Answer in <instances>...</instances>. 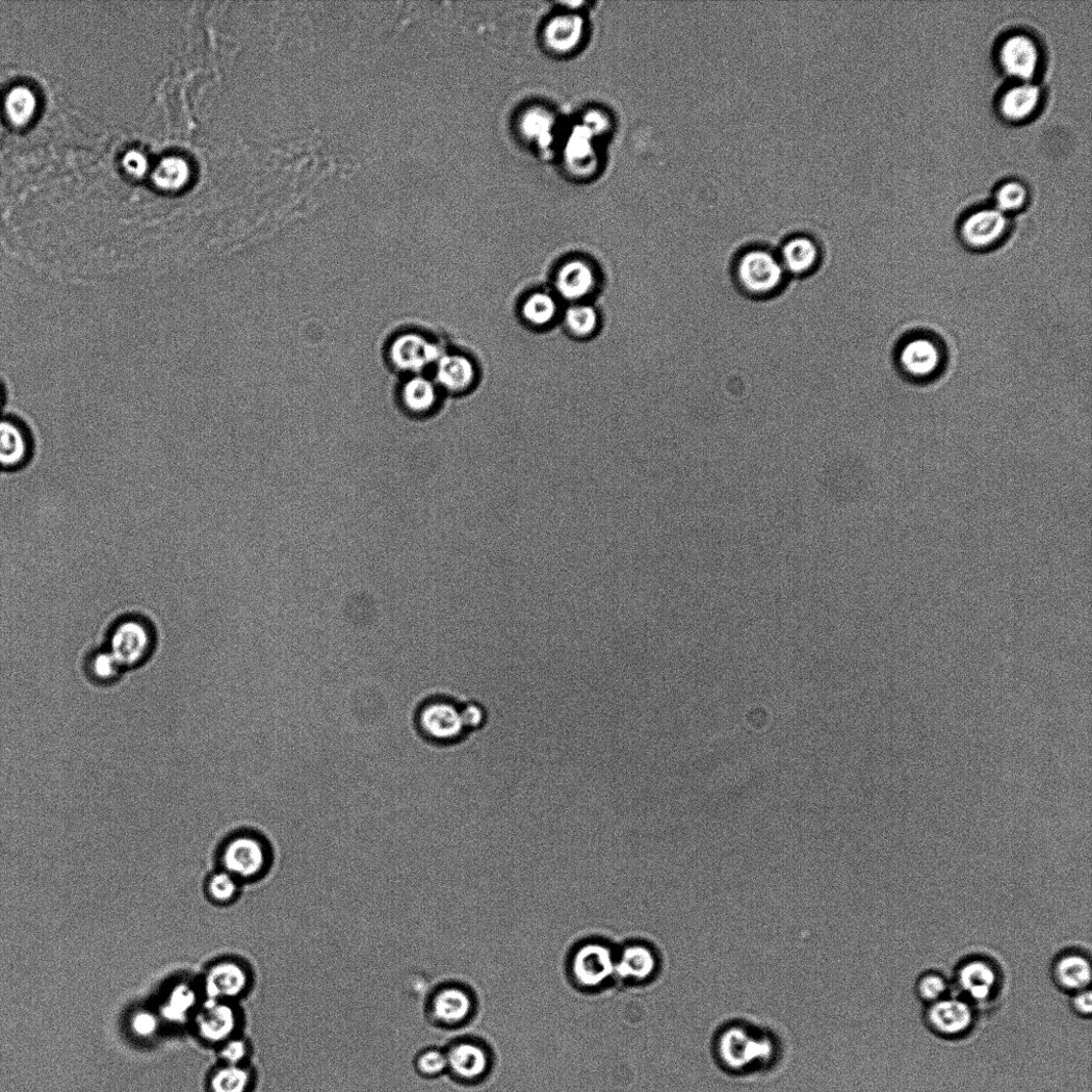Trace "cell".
I'll return each instance as SVG.
<instances>
[{
    "mask_svg": "<svg viewBox=\"0 0 1092 1092\" xmlns=\"http://www.w3.org/2000/svg\"><path fill=\"white\" fill-rule=\"evenodd\" d=\"M88 668L91 679L99 684L114 683L123 670L109 649L94 655Z\"/></svg>",
    "mask_w": 1092,
    "mask_h": 1092,
    "instance_id": "cell-35",
    "label": "cell"
},
{
    "mask_svg": "<svg viewBox=\"0 0 1092 1092\" xmlns=\"http://www.w3.org/2000/svg\"><path fill=\"white\" fill-rule=\"evenodd\" d=\"M521 127L527 138L542 144L551 139L554 119L549 113L535 109L523 117Z\"/></svg>",
    "mask_w": 1092,
    "mask_h": 1092,
    "instance_id": "cell-33",
    "label": "cell"
},
{
    "mask_svg": "<svg viewBox=\"0 0 1092 1092\" xmlns=\"http://www.w3.org/2000/svg\"><path fill=\"white\" fill-rule=\"evenodd\" d=\"M448 1072L463 1083L482 1080L490 1068V1056L486 1049L474 1042H460L447 1052Z\"/></svg>",
    "mask_w": 1092,
    "mask_h": 1092,
    "instance_id": "cell-16",
    "label": "cell"
},
{
    "mask_svg": "<svg viewBox=\"0 0 1092 1092\" xmlns=\"http://www.w3.org/2000/svg\"><path fill=\"white\" fill-rule=\"evenodd\" d=\"M258 1074L251 1064L220 1063L208 1079L210 1092H255Z\"/></svg>",
    "mask_w": 1092,
    "mask_h": 1092,
    "instance_id": "cell-23",
    "label": "cell"
},
{
    "mask_svg": "<svg viewBox=\"0 0 1092 1092\" xmlns=\"http://www.w3.org/2000/svg\"><path fill=\"white\" fill-rule=\"evenodd\" d=\"M787 275L807 276L813 272L821 262L818 243L805 234L788 239L778 255Z\"/></svg>",
    "mask_w": 1092,
    "mask_h": 1092,
    "instance_id": "cell-18",
    "label": "cell"
},
{
    "mask_svg": "<svg viewBox=\"0 0 1092 1092\" xmlns=\"http://www.w3.org/2000/svg\"><path fill=\"white\" fill-rule=\"evenodd\" d=\"M199 994L187 982L172 988L161 1007L162 1017L170 1023H184L198 1009Z\"/></svg>",
    "mask_w": 1092,
    "mask_h": 1092,
    "instance_id": "cell-26",
    "label": "cell"
},
{
    "mask_svg": "<svg viewBox=\"0 0 1092 1092\" xmlns=\"http://www.w3.org/2000/svg\"><path fill=\"white\" fill-rule=\"evenodd\" d=\"M718 1055L725 1072L746 1075L760 1069L757 1059L770 1055L771 1044L766 1036L746 1026H731L718 1039Z\"/></svg>",
    "mask_w": 1092,
    "mask_h": 1092,
    "instance_id": "cell-5",
    "label": "cell"
},
{
    "mask_svg": "<svg viewBox=\"0 0 1092 1092\" xmlns=\"http://www.w3.org/2000/svg\"><path fill=\"white\" fill-rule=\"evenodd\" d=\"M997 60L1004 74L1016 82H1034L1042 66L1043 51L1032 35L1013 33L999 43Z\"/></svg>",
    "mask_w": 1092,
    "mask_h": 1092,
    "instance_id": "cell-8",
    "label": "cell"
},
{
    "mask_svg": "<svg viewBox=\"0 0 1092 1092\" xmlns=\"http://www.w3.org/2000/svg\"><path fill=\"white\" fill-rule=\"evenodd\" d=\"M194 1022L203 1042L218 1048L245 1033L246 1013L241 1003L206 999L196 1010Z\"/></svg>",
    "mask_w": 1092,
    "mask_h": 1092,
    "instance_id": "cell-6",
    "label": "cell"
},
{
    "mask_svg": "<svg viewBox=\"0 0 1092 1092\" xmlns=\"http://www.w3.org/2000/svg\"><path fill=\"white\" fill-rule=\"evenodd\" d=\"M403 398L411 411L423 413L429 411L435 405L437 398L436 388L427 379L415 378L406 384Z\"/></svg>",
    "mask_w": 1092,
    "mask_h": 1092,
    "instance_id": "cell-31",
    "label": "cell"
},
{
    "mask_svg": "<svg viewBox=\"0 0 1092 1092\" xmlns=\"http://www.w3.org/2000/svg\"><path fill=\"white\" fill-rule=\"evenodd\" d=\"M153 647V637L145 623L128 619L118 624L111 635L109 652L123 669L141 665Z\"/></svg>",
    "mask_w": 1092,
    "mask_h": 1092,
    "instance_id": "cell-9",
    "label": "cell"
},
{
    "mask_svg": "<svg viewBox=\"0 0 1092 1092\" xmlns=\"http://www.w3.org/2000/svg\"><path fill=\"white\" fill-rule=\"evenodd\" d=\"M544 35L546 44L556 53H570L583 40L584 22L578 15H558L546 26Z\"/></svg>",
    "mask_w": 1092,
    "mask_h": 1092,
    "instance_id": "cell-24",
    "label": "cell"
},
{
    "mask_svg": "<svg viewBox=\"0 0 1092 1092\" xmlns=\"http://www.w3.org/2000/svg\"><path fill=\"white\" fill-rule=\"evenodd\" d=\"M1009 218L993 206L976 208L958 226V238L966 248L981 252L997 248L1007 237Z\"/></svg>",
    "mask_w": 1092,
    "mask_h": 1092,
    "instance_id": "cell-7",
    "label": "cell"
},
{
    "mask_svg": "<svg viewBox=\"0 0 1092 1092\" xmlns=\"http://www.w3.org/2000/svg\"><path fill=\"white\" fill-rule=\"evenodd\" d=\"M943 359L944 353L939 343L927 335L912 337L897 352L899 369L906 376L915 380H926L937 375Z\"/></svg>",
    "mask_w": 1092,
    "mask_h": 1092,
    "instance_id": "cell-11",
    "label": "cell"
},
{
    "mask_svg": "<svg viewBox=\"0 0 1092 1092\" xmlns=\"http://www.w3.org/2000/svg\"><path fill=\"white\" fill-rule=\"evenodd\" d=\"M440 356L439 348L418 334L401 336L392 346L393 362L406 371H422L436 363Z\"/></svg>",
    "mask_w": 1092,
    "mask_h": 1092,
    "instance_id": "cell-19",
    "label": "cell"
},
{
    "mask_svg": "<svg viewBox=\"0 0 1092 1092\" xmlns=\"http://www.w3.org/2000/svg\"><path fill=\"white\" fill-rule=\"evenodd\" d=\"M1052 977L1062 992L1077 994L1089 990L1090 960L1079 952L1063 953L1053 962Z\"/></svg>",
    "mask_w": 1092,
    "mask_h": 1092,
    "instance_id": "cell-20",
    "label": "cell"
},
{
    "mask_svg": "<svg viewBox=\"0 0 1092 1092\" xmlns=\"http://www.w3.org/2000/svg\"><path fill=\"white\" fill-rule=\"evenodd\" d=\"M414 1070L424 1079H435L449 1069L447 1052L435 1048L422 1050L413 1060Z\"/></svg>",
    "mask_w": 1092,
    "mask_h": 1092,
    "instance_id": "cell-34",
    "label": "cell"
},
{
    "mask_svg": "<svg viewBox=\"0 0 1092 1092\" xmlns=\"http://www.w3.org/2000/svg\"><path fill=\"white\" fill-rule=\"evenodd\" d=\"M658 968V958L653 949L635 943L624 948L616 957L615 975L631 982H643L652 978Z\"/></svg>",
    "mask_w": 1092,
    "mask_h": 1092,
    "instance_id": "cell-21",
    "label": "cell"
},
{
    "mask_svg": "<svg viewBox=\"0 0 1092 1092\" xmlns=\"http://www.w3.org/2000/svg\"><path fill=\"white\" fill-rule=\"evenodd\" d=\"M218 864L219 869L236 876L247 887L270 875L274 855L264 837L252 831H239L221 844Z\"/></svg>",
    "mask_w": 1092,
    "mask_h": 1092,
    "instance_id": "cell-2",
    "label": "cell"
},
{
    "mask_svg": "<svg viewBox=\"0 0 1092 1092\" xmlns=\"http://www.w3.org/2000/svg\"><path fill=\"white\" fill-rule=\"evenodd\" d=\"M554 284L562 299L579 303L593 292L596 275L593 266L585 259L575 258L562 264L555 276Z\"/></svg>",
    "mask_w": 1092,
    "mask_h": 1092,
    "instance_id": "cell-17",
    "label": "cell"
},
{
    "mask_svg": "<svg viewBox=\"0 0 1092 1092\" xmlns=\"http://www.w3.org/2000/svg\"><path fill=\"white\" fill-rule=\"evenodd\" d=\"M994 199V206L1000 212L1009 216L1024 210L1030 201V191L1023 181L1008 179L1003 181L996 190Z\"/></svg>",
    "mask_w": 1092,
    "mask_h": 1092,
    "instance_id": "cell-29",
    "label": "cell"
},
{
    "mask_svg": "<svg viewBox=\"0 0 1092 1092\" xmlns=\"http://www.w3.org/2000/svg\"><path fill=\"white\" fill-rule=\"evenodd\" d=\"M414 709L418 738L436 748H450L472 737L466 718L467 699L445 689H432Z\"/></svg>",
    "mask_w": 1092,
    "mask_h": 1092,
    "instance_id": "cell-1",
    "label": "cell"
},
{
    "mask_svg": "<svg viewBox=\"0 0 1092 1092\" xmlns=\"http://www.w3.org/2000/svg\"><path fill=\"white\" fill-rule=\"evenodd\" d=\"M217 1049L222 1063L238 1065L252 1063L254 1048L245 1033L232 1037Z\"/></svg>",
    "mask_w": 1092,
    "mask_h": 1092,
    "instance_id": "cell-32",
    "label": "cell"
},
{
    "mask_svg": "<svg viewBox=\"0 0 1092 1092\" xmlns=\"http://www.w3.org/2000/svg\"><path fill=\"white\" fill-rule=\"evenodd\" d=\"M474 1008L472 996L458 985L439 986L427 1002V1015L442 1026H457L470 1018Z\"/></svg>",
    "mask_w": 1092,
    "mask_h": 1092,
    "instance_id": "cell-13",
    "label": "cell"
},
{
    "mask_svg": "<svg viewBox=\"0 0 1092 1092\" xmlns=\"http://www.w3.org/2000/svg\"><path fill=\"white\" fill-rule=\"evenodd\" d=\"M734 275L741 290L756 298L774 295L788 276L779 256L762 247L745 250L738 258Z\"/></svg>",
    "mask_w": 1092,
    "mask_h": 1092,
    "instance_id": "cell-3",
    "label": "cell"
},
{
    "mask_svg": "<svg viewBox=\"0 0 1092 1092\" xmlns=\"http://www.w3.org/2000/svg\"><path fill=\"white\" fill-rule=\"evenodd\" d=\"M1072 1006L1079 1016L1089 1018L1092 1011V997L1090 991L1086 990L1074 994Z\"/></svg>",
    "mask_w": 1092,
    "mask_h": 1092,
    "instance_id": "cell-38",
    "label": "cell"
},
{
    "mask_svg": "<svg viewBox=\"0 0 1092 1092\" xmlns=\"http://www.w3.org/2000/svg\"><path fill=\"white\" fill-rule=\"evenodd\" d=\"M131 1027L138 1037L149 1038L159 1031L160 1019L151 1011L140 1010L133 1016Z\"/></svg>",
    "mask_w": 1092,
    "mask_h": 1092,
    "instance_id": "cell-37",
    "label": "cell"
},
{
    "mask_svg": "<svg viewBox=\"0 0 1092 1092\" xmlns=\"http://www.w3.org/2000/svg\"><path fill=\"white\" fill-rule=\"evenodd\" d=\"M998 970L985 959L967 960L956 971V984L969 1002L990 1001L998 990Z\"/></svg>",
    "mask_w": 1092,
    "mask_h": 1092,
    "instance_id": "cell-14",
    "label": "cell"
},
{
    "mask_svg": "<svg viewBox=\"0 0 1092 1092\" xmlns=\"http://www.w3.org/2000/svg\"><path fill=\"white\" fill-rule=\"evenodd\" d=\"M0 404H2V392H0Z\"/></svg>",
    "mask_w": 1092,
    "mask_h": 1092,
    "instance_id": "cell-39",
    "label": "cell"
},
{
    "mask_svg": "<svg viewBox=\"0 0 1092 1092\" xmlns=\"http://www.w3.org/2000/svg\"><path fill=\"white\" fill-rule=\"evenodd\" d=\"M245 887L236 876L221 869L212 873L205 883L207 897L224 907L236 904L242 897Z\"/></svg>",
    "mask_w": 1092,
    "mask_h": 1092,
    "instance_id": "cell-27",
    "label": "cell"
},
{
    "mask_svg": "<svg viewBox=\"0 0 1092 1092\" xmlns=\"http://www.w3.org/2000/svg\"><path fill=\"white\" fill-rule=\"evenodd\" d=\"M30 445L22 428L10 421H0V467L15 469L28 460Z\"/></svg>",
    "mask_w": 1092,
    "mask_h": 1092,
    "instance_id": "cell-25",
    "label": "cell"
},
{
    "mask_svg": "<svg viewBox=\"0 0 1092 1092\" xmlns=\"http://www.w3.org/2000/svg\"><path fill=\"white\" fill-rule=\"evenodd\" d=\"M255 972L250 962L226 956L214 962L204 974L202 991L206 999L241 1003L253 992Z\"/></svg>",
    "mask_w": 1092,
    "mask_h": 1092,
    "instance_id": "cell-4",
    "label": "cell"
},
{
    "mask_svg": "<svg viewBox=\"0 0 1092 1092\" xmlns=\"http://www.w3.org/2000/svg\"><path fill=\"white\" fill-rule=\"evenodd\" d=\"M925 1020L932 1033L943 1038H958L970 1032L975 1013L966 999L943 998L928 1005Z\"/></svg>",
    "mask_w": 1092,
    "mask_h": 1092,
    "instance_id": "cell-12",
    "label": "cell"
},
{
    "mask_svg": "<svg viewBox=\"0 0 1092 1092\" xmlns=\"http://www.w3.org/2000/svg\"><path fill=\"white\" fill-rule=\"evenodd\" d=\"M947 993L948 982L939 973H925L917 982V995L921 1001L928 1005L946 998Z\"/></svg>",
    "mask_w": 1092,
    "mask_h": 1092,
    "instance_id": "cell-36",
    "label": "cell"
},
{
    "mask_svg": "<svg viewBox=\"0 0 1092 1092\" xmlns=\"http://www.w3.org/2000/svg\"><path fill=\"white\" fill-rule=\"evenodd\" d=\"M436 379L449 392H465L476 379L474 363L465 355L442 354L436 362Z\"/></svg>",
    "mask_w": 1092,
    "mask_h": 1092,
    "instance_id": "cell-22",
    "label": "cell"
},
{
    "mask_svg": "<svg viewBox=\"0 0 1092 1092\" xmlns=\"http://www.w3.org/2000/svg\"><path fill=\"white\" fill-rule=\"evenodd\" d=\"M563 321L568 331L579 337L591 335L599 326V316L596 309L585 303H574L569 306L564 311Z\"/></svg>",
    "mask_w": 1092,
    "mask_h": 1092,
    "instance_id": "cell-30",
    "label": "cell"
},
{
    "mask_svg": "<svg viewBox=\"0 0 1092 1092\" xmlns=\"http://www.w3.org/2000/svg\"><path fill=\"white\" fill-rule=\"evenodd\" d=\"M616 957L613 951L600 942L582 946L572 957L571 974L576 982L587 990L601 986L615 975Z\"/></svg>",
    "mask_w": 1092,
    "mask_h": 1092,
    "instance_id": "cell-10",
    "label": "cell"
},
{
    "mask_svg": "<svg viewBox=\"0 0 1092 1092\" xmlns=\"http://www.w3.org/2000/svg\"><path fill=\"white\" fill-rule=\"evenodd\" d=\"M1043 90L1034 82H1015L999 95L997 107L1000 117L1010 123L1032 119L1042 108Z\"/></svg>",
    "mask_w": 1092,
    "mask_h": 1092,
    "instance_id": "cell-15",
    "label": "cell"
},
{
    "mask_svg": "<svg viewBox=\"0 0 1092 1092\" xmlns=\"http://www.w3.org/2000/svg\"><path fill=\"white\" fill-rule=\"evenodd\" d=\"M521 313L527 323L532 326H549L558 313L557 300L549 293H534L524 300Z\"/></svg>",
    "mask_w": 1092,
    "mask_h": 1092,
    "instance_id": "cell-28",
    "label": "cell"
}]
</instances>
